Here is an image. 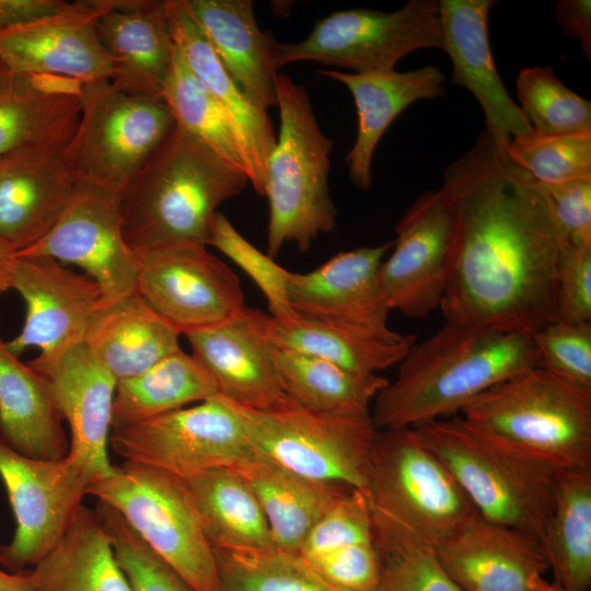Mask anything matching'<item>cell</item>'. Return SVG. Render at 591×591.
I'll return each instance as SVG.
<instances>
[{
  "label": "cell",
  "instance_id": "cell-1",
  "mask_svg": "<svg viewBox=\"0 0 591 591\" xmlns=\"http://www.w3.org/2000/svg\"><path fill=\"white\" fill-rule=\"evenodd\" d=\"M483 130L443 174L453 232L439 305L448 323L532 334L557 321L564 235L545 187Z\"/></svg>",
  "mask_w": 591,
  "mask_h": 591
},
{
  "label": "cell",
  "instance_id": "cell-2",
  "mask_svg": "<svg viewBox=\"0 0 591 591\" xmlns=\"http://www.w3.org/2000/svg\"><path fill=\"white\" fill-rule=\"evenodd\" d=\"M535 367L531 334L445 322L410 347L374 398L371 419L386 430L459 415L489 387Z\"/></svg>",
  "mask_w": 591,
  "mask_h": 591
},
{
  "label": "cell",
  "instance_id": "cell-3",
  "mask_svg": "<svg viewBox=\"0 0 591 591\" xmlns=\"http://www.w3.org/2000/svg\"><path fill=\"white\" fill-rule=\"evenodd\" d=\"M247 175L176 124L124 189L123 234L135 251L182 243L207 246L218 207Z\"/></svg>",
  "mask_w": 591,
  "mask_h": 591
},
{
  "label": "cell",
  "instance_id": "cell-4",
  "mask_svg": "<svg viewBox=\"0 0 591 591\" xmlns=\"http://www.w3.org/2000/svg\"><path fill=\"white\" fill-rule=\"evenodd\" d=\"M413 430L478 515L532 535L544 549L559 467L461 415Z\"/></svg>",
  "mask_w": 591,
  "mask_h": 591
},
{
  "label": "cell",
  "instance_id": "cell-5",
  "mask_svg": "<svg viewBox=\"0 0 591 591\" xmlns=\"http://www.w3.org/2000/svg\"><path fill=\"white\" fill-rule=\"evenodd\" d=\"M275 86L280 127L266 164L264 194L269 207L266 253L273 258L286 244L308 251L337 222L328 184L333 140L321 129L302 84L277 73Z\"/></svg>",
  "mask_w": 591,
  "mask_h": 591
},
{
  "label": "cell",
  "instance_id": "cell-6",
  "mask_svg": "<svg viewBox=\"0 0 591 591\" xmlns=\"http://www.w3.org/2000/svg\"><path fill=\"white\" fill-rule=\"evenodd\" d=\"M459 415L559 468L591 466V390L544 369L501 381Z\"/></svg>",
  "mask_w": 591,
  "mask_h": 591
},
{
  "label": "cell",
  "instance_id": "cell-7",
  "mask_svg": "<svg viewBox=\"0 0 591 591\" xmlns=\"http://www.w3.org/2000/svg\"><path fill=\"white\" fill-rule=\"evenodd\" d=\"M86 495L113 507L194 591H219L217 559L185 480L125 461L92 480Z\"/></svg>",
  "mask_w": 591,
  "mask_h": 591
},
{
  "label": "cell",
  "instance_id": "cell-8",
  "mask_svg": "<svg viewBox=\"0 0 591 591\" xmlns=\"http://www.w3.org/2000/svg\"><path fill=\"white\" fill-rule=\"evenodd\" d=\"M230 402L256 455L314 483L364 491L378 431L371 416L322 413L291 399L263 410Z\"/></svg>",
  "mask_w": 591,
  "mask_h": 591
},
{
  "label": "cell",
  "instance_id": "cell-9",
  "mask_svg": "<svg viewBox=\"0 0 591 591\" xmlns=\"http://www.w3.org/2000/svg\"><path fill=\"white\" fill-rule=\"evenodd\" d=\"M174 125L161 96L127 93L109 80L85 83L77 127L60 158L77 184L123 193Z\"/></svg>",
  "mask_w": 591,
  "mask_h": 591
},
{
  "label": "cell",
  "instance_id": "cell-10",
  "mask_svg": "<svg viewBox=\"0 0 591 591\" xmlns=\"http://www.w3.org/2000/svg\"><path fill=\"white\" fill-rule=\"evenodd\" d=\"M364 494L373 513L430 545L477 514L452 475L419 441L413 428L376 431Z\"/></svg>",
  "mask_w": 591,
  "mask_h": 591
},
{
  "label": "cell",
  "instance_id": "cell-11",
  "mask_svg": "<svg viewBox=\"0 0 591 591\" xmlns=\"http://www.w3.org/2000/svg\"><path fill=\"white\" fill-rule=\"evenodd\" d=\"M442 48L440 8L437 0H409L396 11L349 9L318 20L297 43L270 42V65L316 61L355 72L394 69L406 55Z\"/></svg>",
  "mask_w": 591,
  "mask_h": 591
},
{
  "label": "cell",
  "instance_id": "cell-12",
  "mask_svg": "<svg viewBox=\"0 0 591 591\" xmlns=\"http://www.w3.org/2000/svg\"><path fill=\"white\" fill-rule=\"evenodd\" d=\"M108 443L125 461L150 465L181 478L234 467L255 453L231 402L216 394L150 420L112 430Z\"/></svg>",
  "mask_w": 591,
  "mask_h": 591
},
{
  "label": "cell",
  "instance_id": "cell-13",
  "mask_svg": "<svg viewBox=\"0 0 591 591\" xmlns=\"http://www.w3.org/2000/svg\"><path fill=\"white\" fill-rule=\"evenodd\" d=\"M134 253L137 293L181 335L230 321L246 308L237 276L204 244Z\"/></svg>",
  "mask_w": 591,
  "mask_h": 591
},
{
  "label": "cell",
  "instance_id": "cell-14",
  "mask_svg": "<svg viewBox=\"0 0 591 591\" xmlns=\"http://www.w3.org/2000/svg\"><path fill=\"white\" fill-rule=\"evenodd\" d=\"M0 478L16 523L10 543L0 545V564L19 572L37 564L57 544L91 480L68 456L35 460L1 441Z\"/></svg>",
  "mask_w": 591,
  "mask_h": 591
},
{
  "label": "cell",
  "instance_id": "cell-15",
  "mask_svg": "<svg viewBox=\"0 0 591 591\" xmlns=\"http://www.w3.org/2000/svg\"><path fill=\"white\" fill-rule=\"evenodd\" d=\"M121 195L78 183L54 228L16 255L48 256L80 266L101 289V309L137 293V260L123 234Z\"/></svg>",
  "mask_w": 591,
  "mask_h": 591
},
{
  "label": "cell",
  "instance_id": "cell-16",
  "mask_svg": "<svg viewBox=\"0 0 591 591\" xmlns=\"http://www.w3.org/2000/svg\"><path fill=\"white\" fill-rule=\"evenodd\" d=\"M11 288L24 299L26 316L21 333L7 346L16 357L28 347L38 348L39 356L27 364L46 375L66 351L84 343L101 310V289L51 257L20 255Z\"/></svg>",
  "mask_w": 591,
  "mask_h": 591
},
{
  "label": "cell",
  "instance_id": "cell-17",
  "mask_svg": "<svg viewBox=\"0 0 591 591\" xmlns=\"http://www.w3.org/2000/svg\"><path fill=\"white\" fill-rule=\"evenodd\" d=\"M453 232L444 192L427 190L395 227L391 254L378 270L380 290L391 310L422 317L439 308L448 278Z\"/></svg>",
  "mask_w": 591,
  "mask_h": 591
},
{
  "label": "cell",
  "instance_id": "cell-18",
  "mask_svg": "<svg viewBox=\"0 0 591 591\" xmlns=\"http://www.w3.org/2000/svg\"><path fill=\"white\" fill-rule=\"evenodd\" d=\"M116 0H79L35 21L0 31V62L25 74L81 84L111 80L113 65L96 32Z\"/></svg>",
  "mask_w": 591,
  "mask_h": 591
},
{
  "label": "cell",
  "instance_id": "cell-19",
  "mask_svg": "<svg viewBox=\"0 0 591 591\" xmlns=\"http://www.w3.org/2000/svg\"><path fill=\"white\" fill-rule=\"evenodd\" d=\"M393 242L337 253L309 273L289 271L287 296L305 318L390 333L389 308L378 282L379 266Z\"/></svg>",
  "mask_w": 591,
  "mask_h": 591
},
{
  "label": "cell",
  "instance_id": "cell-20",
  "mask_svg": "<svg viewBox=\"0 0 591 591\" xmlns=\"http://www.w3.org/2000/svg\"><path fill=\"white\" fill-rule=\"evenodd\" d=\"M264 314L246 305L230 321L185 334L192 355L210 373L218 394L259 410L290 401L278 381Z\"/></svg>",
  "mask_w": 591,
  "mask_h": 591
},
{
  "label": "cell",
  "instance_id": "cell-21",
  "mask_svg": "<svg viewBox=\"0 0 591 591\" xmlns=\"http://www.w3.org/2000/svg\"><path fill=\"white\" fill-rule=\"evenodd\" d=\"M432 548L462 591H531L530 579L549 569L540 541L478 514Z\"/></svg>",
  "mask_w": 591,
  "mask_h": 591
},
{
  "label": "cell",
  "instance_id": "cell-22",
  "mask_svg": "<svg viewBox=\"0 0 591 591\" xmlns=\"http://www.w3.org/2000/svg\"><path fill=\"white\" fill-rule=\"evenodd\" d=\"M494 0H439L442 50L452 62V85L468 90L479 103L486 130L498 138L532 132L519 105L507 92L496 69L488 21Z\"/></svg>",
  "mask_w": 591,
  "mask_h": 591
},
{
  "label": "cell",
  "instance_id": "cell-23",
  "mask_svg": "<svg viewBox=\"0 0 591 591\" xmlns=\"http://www.w3.org/2000/svg\"><path fill=\"white\" fill-rule=\"evenodd\" d=\"M45 376L70 428L67 456L91 482L111 475L107 445L116 379L85 343L66 351Z\"/></svg>",
  "mask_w": 591,
  "mask_h": 591
},
{
  "label": "cell",
  "instance_id": "cell-24",
  "mask_svg": "<svg viewBox=\"0 0 591 591\" xmlns=\"http://www.w3.org/2000/svg\"><path fill=\"white\" fill-rule=\"evenodd\" d=\"M76 187L60 153L27 148L0 160V241L16 253L36 244L57 223Z\"/></svg>",
  "mask_w": 591,
  "mask_h": 591
},
{
  "label": "cell",
  "instance_id": "cell-25",
  "mask_svg": "<svg viewBox=\"0 0 591 591\" xmlns=\"http://www.w3.org/2000/svg\"><path fill=\"white\" fill-rule=\"evenodd\" d=\"M82 85L0 63V160L27 148L60 153L79 120Z\"/></svg>",
  "mask_w": 591,
  "mask_h": 591
},
{
  "label": "cell",
  "instance_id": "cell-26",
  "mask_svg": "<svg viewBox=\"0 0 591 591\" xmlns=\"http://www.w3.org/2000/svg\"><path fill=\"white\" fill-rule=\"evenodd\" d=\"M165 8L175 46L229 117L245 160L248 182L264 196L266 164L277 138L270 117L234 82L182 0H165Z\"/></svg>",
  "mask_w": 591,
  "mask_h": 591
},
{
  "label": "cell",
  "instance_id": "cell-27",
  "mask_svg": "<svg viewBox=\"0 0 591 591\" xmlns=\"http://www.w3.org/2000/svg\"><path fill=\"white\" fill-rule=\"evenodd\" d=\"M118 90L161 96L175 49L165 0H116L96 22Z\"/></svg>",
  "mask_w": 591,
  "mask_h": 591
},
{
  "label": "cell",
  "instance_id": "cell-28",
  "mask_svg": "<svg viewBox=\"0 0 591 591\" xmlns=\"http://www.w3.org/2000/svg\"><path fill=\"white\" fill-rule=\"evenodd\" d=\"M318 73L346 85L354 97L358 128L346 162L351 182L361 190L371 185L372 158L392 121L410 104L439 97L444 92L445 77L434 66L405 72L389 69L348 73L321 69Z\"/></svg>",
  "mask_w": 591,
  "mask_h": 591
},
{
  "label": "cell",
  "instance_id": "cell-29",
  "mask_svg": "<svg viewBox=\"0 0 591 591\" xmlns=\"http://www.w3.org/2000/svg\"><path fill=\"white\" fill-rule=\"evenodd\" d=\"M324 580L343 591H375L380 555L366 494H343L296 553Z\"/></svg>",
  "mask_w": 591,
  "mask_h": 591
},
{
  "label": "cell",
  "instance_id": "cell-30",
  "mask_svg": "<svg viewBox=\"0 0 591 591\" xmlns=\"http://www.w3.org/2000/svg\"><path fill=\"white\" fill-rule=\"evenodd\" d=\"M224 69L246 97L267 112L276 106L271 33L257 25L251 0H182Z\"/></svg>",
  "mask_w": 591,
  "mask_h": 591
},
{
  "label": "cell",
  "instance_id": "cell-31",
  "mask_svg": "<svg viewBox=\"0 0 591 591\" xmlns=\"http://www.w3.org/2000/svg\"><path fill=\"white\" fill-rule=\"evenodd\" d=\"M49 380L21 362L0 336V441L35 460L60 461L69 452Z\"/></svg>",
  "mask_w": 591,
  "mask_h": 591
},
{
  "label": "cell",
  "instance_id": "cell-32",
  "mask_svg": "<svg viewBox=\"0 0 591 591\" xmlns=\"http://www.w3.org/2000/svg\"><path fill=\"white\" fill-rule=\"evenodd\" d=\"M179 333L138 293L101 309L85 345L116 381L137 375L182 349Z\"/></svg>",
  "mask_w": 591,
  "mask_h": 591
},
{
  "label": "cell",
  "instance_id": "cell-33",
  "mask_svg": "<svg viewBox=\"0 0 591 591\" xmlns=\"http://www.w3.org/2000/svg\"><path fill=\"white\" fill-rule=\"evenodd\" d=\"M27 576L35 591H134L96 511L83 503Z\"/></svg>",
  "mask_w": 591,
  "mask_h": 591
},
{
  "label": "cell",
  "instance_id": "cell-34",
  "mask_svg": "<svg viewBox=\"0 0 591 591\" xmlns=\"http://www.w3.org/2000/svg\"><path fill=\"white\" fill-rule=\"evenodd\" d=\"M264 332L276 347L296 350L359 373H378L399 363L416 343L414 335L376 333L296 315L263 317Z\"/></svg>",
  "mask_w": 591,
  "mask_h": 591
},
{
  "label": "cell",
  "instance_id": "cell-35",
  "mask_svg": "<svg viewBox=\"0 0 591 591\" xmlns=\"http://www.w3.org/2000/svg\"><path fill=\"white\" fill-rule=\"evenodd\" d=\"M231 468L255 494L274 547L292 554L333 503L348 491L309 480L256 454Z\"/></svg>",
  "mask_w": 591,
  "mask_h": 591
},
{
  "label": "cell",
  "instance_id": "cell-36",
  "mask_svg": "<svg viewBox=\"0 0 591 591\" xmlns=\"http://www.w3.org/2000/svg\"><path fill=\"white\" fill-rule=\"evenodd\" d=\"M278 381L294 403L317 412L371 416V405L389 380L378 373H359L322 358L273 345Z\"/></svg>",
  "mask_w": 591,
  "mask_h": 591
},
{
  "label": "cell",
  "instance_id": "cell-37",
  "mask_svg": "<svg viewBox=\"0 0 591 591\" xmlns=\"http://www.w3.org/2000/svg\"><path fill=\"white\" fill-rule=\"evenodd\" d=\"M183 479L212 547L275 548L255 494L233 468L206 470Z\"/></svg>",
  "mask_w": 591,
  "mask_h": 591
},
{
  "label": "cell",
  "instance_id": "cell-38",
  "mask_svg": "<svg viewBox=\"0 0 591 591\" xmlns=\"http://www.w3.org/2000/svg\"><path fill=\"white\" fill-rule=\"evenodd\" d=\"M218 394L210 373L179 349L148 370L116 382L112 430L127 428Z\"/></svg>",
  "mask_w": 591,
  "mask_h": 591
},
{
  "label": "cell",
  "instance_id": "cell-39",
  "mask_svg": "<svg viewBox=\"0 0 591 591\" xmlns=\"http://www.w3.org/2000/svg\"><path fill=\"white\" fill-rule=\"evenodd\" d=\"M544 552L564 591L591 587V466L560 468Z\"/></svg>",
  "mask_w": 591,
  "mask_h": 591
},
{
  "label": "cell",
  "instance_id": "cell-40",
  "mask_svg": "<svg viewBox=\"0 0 591 591\" xmlns=\"http://www.w3.org/2000/svg\"><path fill=\"white\" fill-rule=\"evenodd\" d=\"M161 97L177 126L247 175L245 160L229 117L189 69L176 46Z\"/></svg>",
  "mask_w": 591,
  "mask_h": 591
},
{
  "label": "cell",
  "instance_id": "cell-41",
  "mask_svg": "<svg viewBox=\"0 0 591 591\" xmlns=\"http://www.w3.org/2000/svg\"><path fill=\"white\" fill-rule=\"evenodd\" d=\"M219 591H343L309 568L297 554L213 547Z\"/></svg>",
  "mask_w": 591,
  "mask_h": 591
},
{
  "label": "cell",
  "instance_id": "cell-42",
  "mask_svg": "<svg viewBox=\"0 0 591 591\" xmlns=\"http://www.w3.org/2000/svg\"><path fill=\"white\" fill-rule=\"evenodd\" d=\"M380 555L375 591H462L438 561L432 545L371 511Z\"/></svg>",
  "mask_w": 591,
  "mask_h": 591
},
{
  "label": "cell",
  "instance_id": "cell-43",
  "mask_svg": "<svg viewBox=\"0 0 591 591\" xmlns=\"http://www.w3.org/2000/svg\"><path fill=\"white\" fill-rule=\"evenodd\" d=\"M515 89L533 132L543 136L591 131V103L567 88L548 66L524 67Z\"/></svg>",
  "mask_w": 591,
  "mask_h": 591
},
{
  "label": "cell",
  "instance_id": "cell-44",
  "mask_svg": "<svg viewBox=\"0 0 591 591\" xmlns=\"http://www.w3.org/2000/svg\"><path fill=\"white\" fill-rule=\"evenodd\" d=\"M511 159L541 184L591 178V131L543 136L535 132L511 138Z\"/></svg>",
  "mask_w": 591,
  "mask_h": 591
},
{
  "label": "cell",
  "instance_id": "cell-45",
  "mask_svg": "<svg viewBox=\"0 0 591 591\" xmlns=\"http://www.w3.org/2000/svg\"><path fill=\"white\" fill-rule=\"evenodd\" d=\"M95 511L134 591H194L113 507L99 501Z\"/></svg>",
  "mask_w": 591,
  "mask_h": 591
},
{
  "label": "cell",
  "instance_id": "cell-46",
  "mask_svg": "<svg viewBox=\"0 0 591 591\" xmlns=\"http://www.w3.org/2000/svg\"><path fill=\"white\" fill-rule=\"evenodd\" d=\"M207 245L220 251L255 282L267 300L269 315L278 320L297 315L287 296L289 270L250 243L220 211L211 222Z\"/></svg>",
  "mask_w": 591,
  "mask_h": 591
},
{
  "label": "cell",
  "instance_id": "cell-47",
  "mask_svg": "<svg viewBox=\"0 0 591 591\" xmlns=\"http://www.w3.org/2000/svg\"><path fill=\"white\" fill-rule=\"evenodd\" d=\"M537 368L591 390V322H552L531 334Z\"/></svg>",
  "mask_w": 591,
  "mask_h": 591
},
{
  "label": "cell",
  "instance_id": "cell-48",
  "mask_svg": "<svg viewBox=\"0 0 591 591\" xmlns=\"http://www.w3.org/2000/svg\"><path fill=\"white\" fill-rule=\"evenodd\" d=\"M557 321L591 322V247L563 241L556 266Z\"/></svg>",
  "mask_w": 591,
  "mask_h": 591
},
{
  "label": "cell",
  "instance_id": "cell-49",
  "mask_svg": "<svg viewBox=\"0 0 591 591\" xmlns=\"http://www.w3.org/2000/svg\"><path fill=\"white\" fill-rule=\"evenodd\" d=\"M543 186L564 239L571 244L591 247V178Z\"/></svg>",
  "mask_w": 591,
  "mask_h": 591
},
{
  "label": "cell",
  "instance_id": "cell-50",
  "mask_svg": "<svg viewBox=\"0 0 591 591\" xmlns=\"http://www.w3.org/2000/svg\"><path fill=\"white\" fill-rule=\"evenodd\" d=\"M555 18L565 34L580 42L584 57L591 58L590 0H560L555 5Z\"/></svg>",
  "mask_w": 591,
  "mask_h": 591
},
{
  "label": "cell",
  "instance_id": "cell-51",
  "mask_svg": "<svg viewBox=\"0 0 591 591\" xmlns=\"http://www.w3.org/2000/svg\"><path fill=\"white\" fill-rule=\"evenodd\" d=\"M67 3L61 0H0V31L54 14Z\"/></svg>",
  "mask_w": 591,
  "mask_h": 591
},
{
  "label": "cell",
  "instance_id": "cell-52",
  "mask_svg": "<svg viewBox=\"0 0 591 591\" xmlns=\"http://www.w3.org/2000/svg\"><path fill=\"white\" fill-rule=\"evenodd\" d=\"M16 252L0 241V294L11 288Z\"/></svg>",
  "mask_w": 591,
  "mask_h": 591
},
{
  "label": "cell",
  "instance_id": "cell-53",
  "mask_svg": "<svg viewBox=\"0 0 591 591\" xmlns=\"http://www.w3.org/2000/svg\"><path fill=\"white\" fill-rule=\"evenodd\" d=\"M0 591H35L27 571L11 572L0 568Z\"/></svg>",
  "mask_w": 591,
  "mask_h": 591
},
{
  "label": "cell",
  "instance_id": "cell-54",
  "mask_svg": "<svg viewBox=\"0 0 591 591\" xmlns=\"http://www.w3.org/2000/svg\"><path fill=\"white\" fill-rule=\"evenodd\" d=\"M529 587L531 591H564L559 586L546 581L541 575L532 577Z\"/></svg>",
  "mask_w": 591,
  "mask_h": 591
},
{
  "label": "cell",
  "instance_id": "cell-55",
  "mask_svg": "<svg viewBox=\"0 0 591 591\" xmlns=\"http://www.w3.org/2000/svg\"><path fill=\"white\" fill-rule=\"evenodd\" d=\"M1 63V62H0Z\"/></svg>",
  "mask_w": 591,
  "mask_h": 591
}]
</instances>
